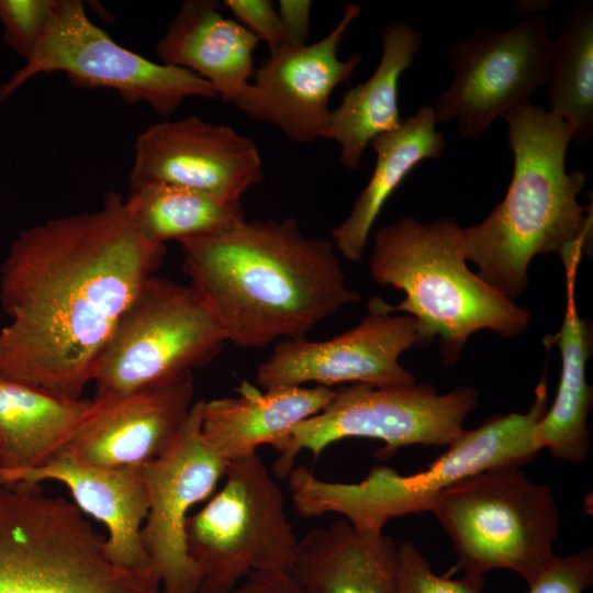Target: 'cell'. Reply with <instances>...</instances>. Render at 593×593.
Masks as SVG:
<instances>
[{
    "label": "cell",
    "mask_w": 593,
    "mask_h": 593,
    "mask_svg": "<svg viewBox=\"0 0 593 593\" xmlns=\"http://www.w3.org/2000/svg\"><path fill=\"white\" fill-rule=\"evenodd\" d=\"M166 254L135 201L109 191L97 211L22 230L0 267V377L81 399L113 329Z\"/></svg>",
    "instance_id": "obj_1"
},
{
    "label": "cell",
    "mask_w": 593,
    "mask_h": 593,
    "mask_svg": "<svg viewBox=\"0 0 593 593\" xmlns=\"http://www.w3.org/2000/svg\"><path fill=\"white\" fill-rule=\"evenodd\" d=\"M180 245L190 286L240 348L304 338L359 300L333 242L305 236L292 217L245 220Z\"/></svg>",
    "instance_id": "obj_2"
},
{
    "label": "cell",
    "mask_w": 593,
    "mask_h": 593,
    "mask_svg": "<svg viewBox=\"0 0 593 593\" xmlns=\"http://www.w3.org/2000/svg\"><path fill=\"white\" fill-rule=\"evenodd\" d=\"M514 156L504 199L479 224L461 231V249L478 276L515 301L528 287L534 257L560 254L592 236V208L578 202L585 175L568 172L571 136L556 113L530 103L507 114Z\"/></svg>",
    "instance_id": "obj_3"
},
{
    "label": "cell",
    "mask_w": 593,
    "mask_h": 593,
    "mask_svg": "<svg viewBox=\"0 0 593 593\" xmlns=\"http://www.w3.org/2000/svg\"><path fill=\"white\" fill-rule=\"evenodd\" d=\"M461 231L455 219L424 223L401 217L378 230L369 258L373 280L405 298L395 305L372 298L368 310L413 317L415 345L437 340L445 366L459 359L474 333L489 329L514 338L527 329L532 316L468 268Z\"/></svg>",
    "instance_id": "obj_4"
},
{
    "label": "cell",
    "mask_w": 593,
    "mask_h": 593,
    "mask_svg": "<svg viewBox=\"0 0 593 593\" xmlns=\"http://www.w3.org/2000/svg\"><path fill=\"white\" fill-rule=\"evenodd\" d=\"M548 410L546 373L535 389L526 413H507L486 419L462 434L425 470L402 475L387 466L373 467L359 482H329L315 477L306 466L288 474L295 511L303 517L339 514L359 530L383 533L398 517L429 512L441 492L454 484L497 467H522L540 448L536 428Z\"/></svg>",
    "instance_id": "obj_5"
},
{
    "label": "cell",
    "mask_w": 593,
    "mask_h": 593,
    "mask_svg": "<svg viewBox=\"0 0 593 593\" xmlns=\"http://www.w3.org/2000/svg\"><path fill=\"white\" fill-rule=\"evenodd\" d=\"M105 540L64 497L0 484V593H164L152 569L113 563Z\"/></svg>",
    "instance_id": "obj_6"
},
{
    "label": "cell",
    "mask_w": 593,
    "mask_h": 593,
    "mask_svg": "<svg viewBox=\"0 0 593 593\" xmlns=\"http://www.w3.org/2000/svg\"><path fill=\"white\" fill-rule=\"evenodd\" d=\"M429 512L450 537L466 574L507 569L530 585L558 559L560 514L552 490L521 467L471 475L441 492Z\"/></svg>",
    "instance_id": "obj_7"
},
{
    "label": "cell",
    "mask_w": 593,
    "mask_h": 593,
    "mask_svg": "<svg viewBox=\"0 0 593 593\" xmlns=\"http://www.w3.org/2000/svg\"><path fill=\"white\" fill-rule=\"evenodd\" d=\"M198 593H230L251 572H291L298 542L284 496L257 455L227 463L222 489L186 525Z\"/></svg>",
    "instance_id": "obj_8"
},
{
    "label": "cell",
    "mask_w": 593,
    "mask_h": 593,
    "mask_svg": "<svg viewBox=\"0 0 593 593\" xmlns=\"http://www.w3.org/2000/svg\"><path fill=\"white\" fill-rule=\"evenodd\" d=\"M225 338L190 284L152 276L119 318L93 376L96 400L127 395L211 363Z\"/></svg>",
    "instance_id": "obj_9"
},
{
    "label": "cell",
    "mask_w": 593,
    "mask_h": 593,
    "mask_svg": "<svg viewBox=\"0 0 593 593\" xmlns=\"http://www.w3.org/2000/svg\"><path fill=\"white\" fill-rule=\"evenodd\" d=\"M478 402V390L469 385L439 394L430 384H345L320 413L293 428L273 473L288 477L300 451L317 458L331 444L346 438L383 441L378 451L382 459L411 445L449 446L465 430Z\"/></svg>",
    "instance_id": "obj_10"
},
{
    "label": "cell",
    "mask_w": 593,
    "mask_h": 593,
    "mask_svg": "<svg viewBox=\"0 0 593 593\" xmlns=\"http://www.w3.org/2000/svg\"><path fill=\"white\" fill-rule=\"evenodd\" d=\"M60 71L80 88H107L127 103H147L163 118L191 97L215 99L213 87L195 74L152 61L109 36L87 15L79 0H54L35 48L0 86V102L40 74Z\"/></svg>",
    "instance_id": "obj_11"
},
{
    "label": "cell",
    "mask_w": 593,
    "mask_h": 593,
    "mask_svg": "<svg viewBox=\"0 0 593 593\" xmlns=\"http://www.w3.org/2000/svg\"><path fill=\"white\" fill-rule=\"evenodd\" d=\"M552 37L547 20L535 13L506 31L478 29L448 49L454 78L434 108L437 123H455L472 139L495 120L529 104L547 86Z\"/></svg>",
    "instance_id": "obj_12"
},
{
    "label": "cell",
    "mask_w": 593,
    "mask_h": 593,
    "mask_svg": "<svg viewBox=\"0 0 593 593\" xmlns=\"http://www.w3.org/2000/svg\"><path fill=\"white\" fill-rule=\"evenodd\" d=\"M202 404L193 403L170 446L142 467L148 497L142 540L164 593H198L200 575L186 541L189 511L212 494L227 468L203 439Z\"/></svg>",
    "instance_id": "obj_13"
},
{
    "label": "cell",
    "mask_w": 593,
    "mask_h": 593,
    "mask_svg": "<svg viewBox=\"0 0 593 593\" xmlns=\"http://www.w3.org/2000/svg\"><path fill=\"white\" fill-rule=\"evenodd\" d=\"M416 343L413 317L368 310L355 327L328 339H280L257 369L264 389L314 383L402 387L416 383L400 356Z\"/></svg>",
    "instance_id": "obj_14"
},
{
    "label": "cell",
    "mask_w": 593,
    "mask_h": 593,
    "mask_svg": "<svg viewBox=\"0 0 593 593\" xmlns=\"http://www.w3.org/2000/svg\"><path fill=\"white\" fill-rule=\"evenodd\" d=\"M360 11L358 4L347 3L335 27L317 42L270 54L233 104L251 120L279 127L294 143L321 138L332 113V92L349 82L362 60L357 53L345 60L338 57L346 30Z\"/></svg>",
    "instance_id": "obj_15"
},
{
    "label": "cell",
    "mask_w": 593,
    "mask_h": 593,
    "mask_svg": "<svg viewBox=\"0 0 593 593\" xmlns=\"http://www.w3.org/2000/svg\"><path fill=\"white\" fill-rule=\"evenodd\" d=\"M262 178L253 141L231 126L187 116L157 122L137 136L130 186L161 182L240 200Z\"/></svg>",
    "instance_id": "obj_16"
},
{
    "label": "cell",
    "mask_w": 593,
    "mask_h": 593,
    "mask_svg": "<svg viewBox=\"0 0 593 593\" xmlns=\"http://www.w3.org/2000/svg\"><path fill=\"white\" fill-rule=\"evenodd\" d=\"M192 372L124 396L96 400L60 450L108 468H142L172 443L193 405Z\"/></svg>",
    "instance_id": "obj_17"
},
{
    "label": "cell",
    "mask_w": 593,
    "mask_h": 593,
    "mask_svg": "<svg viewBox=\"0 0 593 593\" xmlns=\"http://www.w3.org/2000/svg\"><path fill=\"white\" fill-rule=\"evenodd\" d=\"M63 483L76 505L103 524L105 549L119 567L150 569L142 540L148 497L142 468H108L88 465L59 451L43 466L21 471H0V484L38 485Z\"/></svg>",
    "instance_id": "obj_18"
},
{
    "label": "cell",
    "mask_w": 593,
    "mask_h": 593,
    "mask_svg": "<svg viewBox=\"0 0 593 593\" xmlns=\"http://www.w3.org/2000/svg\"><path fill=\"white\" fill-rule=\"evenodd\" d=\"M237 392L202 404L203 439L226 463L255 455L261 445H271L280 454L293 428L320 413L335 394L321 385L261 391L247 381Z\"/></svg>",
    "instance_id": "obj_19"
},
{
    "label": "cell",
    "mask_w": 593,
    "mask_h": 593,
    "mask_svg": "<svg viewBox=\"0 0 593 593\" xmlns=\"http://www.w3.org/2000/svg\"><path fill=\"white\" fill-rule=\"evenodd\" d=\"M258 40L212 0H186L156 45L161 64L189 70L232 102L250 82Z\"/></svg>",
    "instance_id": "obj_20"
},
{
    "label": "cell",
    "mask_w": 593,
    "mask_h": 593,
    "mask_svg": "<svg viewBox=\"0 0 593 593\" xmlns=\"http://www.w3.org/2000/svg\"><path fill=\"white\" fill-rule=\"evenodd\" d=\"M583 250V245L574 244L559 255L566 273V310L559 332L545 338V343L557 344L561 372L555 401L536 428L540 450L547 448L552 457L572 463L584 461L591 449L588 417L593 391L586 381V363L593 332L591 322L579 315L575 303V278Z\"/></svg>",
    "instance_id": "obj_21"
},
{
    "label": "cell",
    "mask_w": 593,
    "mask_h": 593,
    "mask_svg": "<svg viewBox=\"0 0 593 593\" xmlns=\"http://www.w3.org/2000/svg\"><path fill=\"white\" fill-rule=\"evenodd\" d=\"M290 573L306 593H398V547L343 518L299 540Z\"/></svg>",
    "instance_id": "obj_22"
},
{
    "label": "cell",
    "mask_w": 593,
    "mask_h": 593,
    "mask_svg": "<svg viewBox=\"0 0 593 593\" xmlns=\"http://www.w3.org/2000/svg\"><path fill=\"white\" fill-rule=\"evenodd\" d=\"M422 41L409 22L390 23L382 32V54L376 70L365 82L347 90L340 104L332 110L321 138L339 145L340 161L346 168L358 169L370 142L402 124L399 81Z\"/></svg>",
    "instance_id": "obj_23"
},
{
    "label": "cell",
    "mask_w": 593,
    "mask_h": 593,
    "mask_svg": "<svg viewBox=\"0 0 593 593\" xmlns=\"http://www.w3.org/2000/svg\"><path fill=\"white\" fill-rule=\"evenodd\" d=\"M436 124L434 108L422 107L396 130L370 142L376 153L372 175L348 216L331 233L337 253L346 260L361 259L376 220L406 176L424 159L440 157L446 139Z\"/></svg>",
    "instance_id": "obj_24"
},
{
    "label": "cell",
    "mask_w": 593,
    "mask_h": 593,
    "mask_svg": "<svg viewBox=\"0 0 593 593\" xmlns=\"http://www.w3.org/2000/svg\"><path fill=\"white\" fill-rule=\"evenodd\" d=\"M93 407V399H69L0 377V471L35 469L67 444Z\"/></svg>",
    "instance_id": "obj_25"
},
{
    "label": "cell",
    "mask_w": 593,
    "mask_h": 593,
    "mask_svg": "<svg viewBox=\"0 0 593 593\" xmlns=\"http://www.w3.org/2000/svg\"><path fill=\"white\" fill-rule=\"evenodd\" d=\"M549 111L568 125L571 142L593 136V2L583 0L552 37L548 80Z\"/></svg>",
    "instance_id": "obj_26"
},
{
    "label": "cell",
    "mask_w": 593,
    "mask_h": 593,
    "mask_svg": "<svg viewBox=\"0 0 593 593\" xmlns=\"http://www.w3.org/2000/svg\"><path fill=\"white\" fill-rule=\"evenodd\" d=\"M136 223L152 244L180 243L213 235L243 223L240 200H224L206 193L161 182L131 188Z\"/></svg>",
    "instance_id": "obj_27"
},
{
    "label": "cell",
    "mask_w": 593,
    "mask_h": 593,
    "mask_svg": "<svg viewBox=\"0 0 593 593\" xmlns=\"http://www.w3.org/2000/svg\"><path fill=\"white\" fill-rule=\"evenodd\" d=\"M483 575L466 574L460 580L440 577L432 571L414 544L398 547V593H482Z\"/></svg>",
    "instance_id": "obj_28"
},
{
    "label": "cell",
    "mask_w": 593,
    "mask_h": 593,
    "mask_svg": "<svg viewBox=\"0 0 593 593\" xmlns=\"http://www.w3.org/2000/svg\"><path fill=\"white\" fill-rule=\"evenodd\" d=\"M54 0H0L3 41L25 60L42 36Z\"/></svg>",
    "instance_id": "obj_29"
},
{
    "label": "cell",
    "mask_w": 593,
    "mask_h": 593,
    "mask_svg": "<svg viewBox=\"0 0 593 593\" xmlns=\"http://www.w3.org/2000/svg\"><path fill=\"white\" fill-rule=\"evenodd\" d=\"M593 583V549L558 558L529 585L528 593H583Z\"/></svg>",
    "instance_id": "obj_30"
},
{
    "label": "cell",
    "mask_w": 593,
    "mask_h": 593,
    "mask_svg": "<svg viewBox=\"0 0 593 593\" xmlns=\"http://www.w3.org/2000/svg\"><path fill=\"white\" fill-rule=\"evenodd\" d=\"M224 4L242 26L258 41H262L269 53L288 46L283 29L273 2L269 0H226Z\"/></svg>",
    "instance_id": "obj_31"
},
{
    "label": "cell",
    "mask_w": 593,
    "mask_h": 593,
    "mask_svg": "<svg viewBox=\"0 0 593 593\" xmlns=\"http://www.w3.org/2000/svg\"><path fill=\"white\" fill-rule=\"evenodd\" d=\"M312 2L309 0H280L278 15L290 47L307 44Z\"/></svg>",
    "instance_id": "obj_32"
},
{
    "label": "cell",
    "mask_w": 593,
    "mask_h": 593,
    "mask_svg": "<svg viewBox=\"0 0 593 593\" xmlns=\"http://www.w3.org/2000/svg\"><path fill=\"white\" fill-rule=\"evenodd\" d=\"M232 593H306L290 572H251Z\"/></svg>",
    "instance_id": "obj_33"
}]
</instances>
